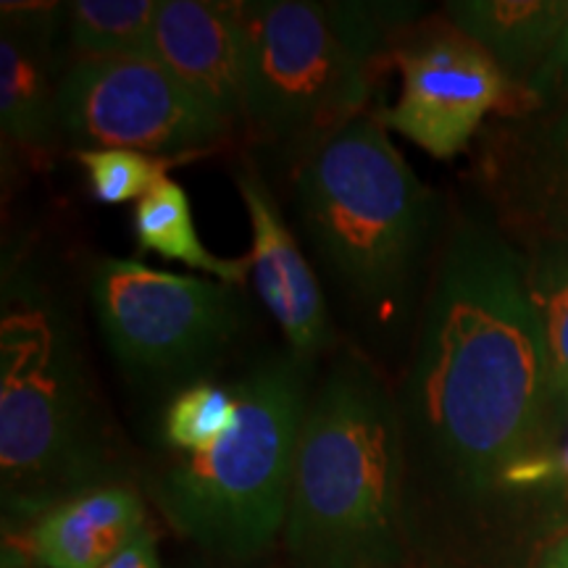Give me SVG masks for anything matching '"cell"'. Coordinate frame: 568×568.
Segmentation results:
<instances>
[{
  "label": "cell",
  "mask_w": 568,
  "mask_h": 568,
  "mask_svg": "<svg viewBox=\"0 0 568 568\" xmlns=\"http://www.w3.org/2000/svg\"><path fill=\"white\" fill-rule=\"evenodd\" d=\"M237 424L234 387L197 379L180 389L163 414V437L180 456L211 450Z\"/></svg>",
  "instance_id": "obj_19"
},
{
  "label": "cell",
  "mask_w": 568,
  "mask_h": 568,
  "mask_svg": "<svg viewBox=\"0 0 568 568\" xmlns=\"http://www.w3.org/2000/svg\"><path fill=\"white\" fill-rule=\"evenodd\" d=\"M92 305L113 358L142 379L190 376L243 329V301L226 282L105 258L92 272Z\"/></svg>",
  "instance_id": "obj_7"
},
{
  "label": "cell",
  "mask_w": 568,
  "mask_h": 568,
  "mask_svg": "<svg viewBox=\"0 0 568 568\" xmlns=\"http://www.w3.org/2000/svg\"><path fill=\"white\" fill-rule=\"evenodd\" d=\"M295 205L303 232L343 287L393 311L422 264L435 193L376 113L353 119L303 155Z\"/></svg>",
  "instance_id": "obj_6"
},
{
  "label": "cell",
  "mask_w": 568,
  "mask_h": 568,
  "mask_svg": "<svg viewBox=\"0 0 568 568\" xmlns=\"http://www.w3.org/2000/svg\"><path fill=\"white\" fill-rule=\"evenodd\" d=\"M237 424L211 450L180 456L155 500L182 537L224 558H255L287 521L297 439L308 408V364L272 355L234 385Z\"/></svg>",
  "instance_id": "obj_5"
},
{
  "label": "cell",
  "mask_w": 568,
  "mask_h": 568,
  "mask_svg": "<svg viewBox=\"0 0 568 568\" xmlns=\"http://www.w3.org/2000/svg\"><path fill=\"white\" fill-rule=\"evenodd\" d=\"M535 568H568V527L552 535L542 545L535 560Z\"/></svg>",
  "instance_id": "obj_23"
},
{
  "label": "cell",
  "mask_w": 568,
  "mask_h": 568,
  "mask_svg": "<svg viewBox=\"0 0 568 568\" xmlns=\"http://www.w3.org/2000/svg\"><path fill=\"white\" fill-rule=\"evenodd\" d=\"M395 397L406 485L485 497L564 481L566 397L514 237L477 222L450 234Z\"/></svg>",
  "instance_id": "obj_1"
},
{
  "label": "cell",
  "mask_w": 568,
  "mask_h": 568,
  "mask_svg": "<svg viewBox=\"0 0 568 568\" xmlns=\"http://www.w3.org/2000/svg\"><path fill=\"white\" fill-rule=\"evenodd\" d=\"M566 397V424H564V439H560V450H558V466H560V477L568 481V393Z\"/></svg>",
  "instance_id": "obj_24"
},
{
  "label": "cell",
  "mask_w": 568,
  "mask_h": 568,
  "mask_svg": "<svg viewBox=\"0 0 568 568\" xmlns=\"http://www.w3.org/2000/svg\"><path fill=\"white\" fill-rule=\"evenodd\" d=\"M63 6L3 3L0 13V126L30 153L53 145L59 130V82H53V38Z\"/></svg>",
  "instance_id": "obj_13"
},
{
  "label": "cell",
  "mask_w": 568,
  "mask_h": 568,
  "mask_svg": "<svg viewBox=\"0 0 568 568\" xmlns=\"http://www.w3.org/2000/svg\"><path fill=\"white\" fill-rule=\"evenodd\" d=\"M518 92L521 95H518L516 111L508 113V116L568 103V19L558 34V40L552 42L550 53L545 55L539 69Z\"/></svg>",
  "instance_id": "obj_21"
},
{
  "label": "cell",
  "mask_w": 568,
  "mask_h": 568,
  "mask_svg": "<svg viewBox=\"0 0 568 568\" xmlns=\"http://www.w3.org/2000/svg\"><path fill=\"white\" fill-rule=\"evenodd\" d=\"M445 17L506 71L518 92L564 30L568 0H453Z\"/></svg>",
  "instance_id": "obj_15"
},
{
  "label": "cell",
  "mask_w": 568,
  "mask_h": 568,
  "mask_svg": "<svg viewBox=\"0 0 568 568\" xmlns=\"http://www.w3.org/2000/svg\"><path fill=\"white\" fill-rule=\"evenodd\" d=\"M393 59L400 92L376 119L435 159L466 151L487 113L514 95L506 71L456 27L410 38Z\"/></svg>",
  "instance_id": "obj_9"
},
{
  "label": "cell",
  "mask_w": 568,
  "mask_h": 568,
  "mask_svg": "<svg viewBox=\"0 0 568 568\" xmlns=\"http://www.w3.org/2000/svg\"><path fill=\"white\" fill-rule=\"evenodd\" d=\"M282 537L295 568H397L403 558L397 397L361 355H339L311 389Z\"/></svg>",
  "instance_id": "obj_2"
},
{
  "label": "cell",
  "mask_w": 568,
  "mask_h": 568,
  "mask_svg": "<svg viewBox=\"0 0 568 568\" xmlns=\"http://www.w3.org/2000/svg\"><path fill=\"white\" fill-rule=\"evenodd\" d=\"M161 0H74L63 6L74 59L151 55L153 24Z\"/></svg>",
  "instance_id": "obj_17"
},
{
  "label": "cell",
  "mask_w": 568,
  "mask_h": 568,
  "mask_svg": "<svg viewBox=\"0 0 568 568\" xmlns=\"http://www.w3.org/2000/svg\"><path fill=\"white\" fill-rule=\"evenodd\" d=\"M103 568H161V556L151 531L142 529L140 535Z\"/></svg>",
  "instance_id": "obj_22"
},
{
  "label": "cell",
  "mask_w": 568,
  "mask_h": 568,
  "mask_svg": "<svg viewBox=\"0 0 568 568\" xmlns=\"http://www.w3.org/2000/svg\"><path fill=\"white\" fill-rule=\"evenodd\" d=\"M59 124L80 151L187 159L232 138L234 124L151 55L74 59L59 80Z\"/></svg>",
  "instance_id": "obj_8"
},
{
  "label": "cell",
  "mask_w": 568,
  "mask_h": 568,
  "mask_svg": "<svg viewBox=\"0 0 568 568\" xmlns=\"http://www.w3.org/2000/svg\"><path fill=\"white\" fill-rule=\"evenodd\" d=\"M151 59L172 71L226 122L245 124L240 3L161 0Z\"/></svg>",
  "instance_id": "obj_12"
},
{
  "label": "cell",
  "mask_w": 568,
  "mask_h": 568,
  "mask_svg": "<svg viewBox=\"0 0 568 568\" xmlns=\"http://www.w3.org/2000/svg\"><path fill=\"white\" fill-rule=\"evenodd\" d=\"M145 527L140 495L124 485L95 487L34 518L21 550L42 568H103Z\"/></svg>",
  "instance_id": "obj_14"
},
{
  "label": "cell",
  "mask_w": 568,
  "mask_h": 568,
  "mask_svg": "<svg viewBox=\"0 0 568 568\" xmlns=\"http://www.w3.org/2000/svg\"><path fill=\"white\" fill-rule=\"evenodd\" d=\"M237 187L251 219L253 247L247 261L261 301L287 339L290 353L311 364L332 345V322L318 280L282 219L268 184L253 169L237 172Z\"/></svg>",
  "instance_id": "obj_11"
},
{
  "label": "cell",
  "mask_w": 568,
  "mask_h": 568,
  "mask_svg": "<svg viewBox=\"0 0 568 568\" xmlns=\"http://www.w3.org/2000/svg\"><path fill=\"white\" fill-rule=\"evenodd\" d=\"M116 453L67 316L11 295L0 318V485L6 518L27 521L119 485Z\"/></svg>",
  "instance_id": "obj_3"
},
{
  "label": "cell",
  "mask_w": 568,
  "mask_h": 568,
  "mask_svg": "<svg viewBox=\"0 0 568 568\" xmlns=\"http://www.w3.org/2000/svg\"><path fill=\"white\" fill-rule=\"evenodd\" d=\"M527 287L560 393H568V240L524 243Z\"/></svg>",
  "instance_id": "obj_18"
},
{
  "label": "cell",
  "mask_w": 568,
  "mask_h": 568,
  "mask_svg": "<svg viewBox=\"0 0 568 568\" xmlns=\"http://www.w3.org/2000/svg\"><path fill=\"white\" fill-rule=\"evenodd\" d=\"M134 234L145 251L159 253L169 261H180L190 268L216 276L219 282L240 287L251 274L247 258H219L203 240L197 237L193 209L182 184L174 180H163L159 187L151 190L134 211Z\"/></svg>",
  "instance_id": "obj_16"
},
{
  "label": "cell",
  "mask_w": 568,
  "mask_h": 568,
  "mask_svg": "<svg viewBox=\"0 0 568 568\" xmlns=\"http://www.w3.org/2000/svg\"><path fill=\"white\" fill-rule=\"evenodd\" d=\"M77 159L88 174L92 197L105 205L142 201L180 163V159L140 151H80Z\"/></svg>",
  "instance_id": "obj_20"
},
{
  "label": "cell",
  "mask_w": 568,
  "mask_h": 568,
  "mask_svg": "<svg viewBox=\"0 0 568 568\" xmlns=\"http://www.w3.org/2000/svg\"><path fill=\"white\" fill-rule=\"evenodd\" d=\"M481 174L514 240H568V103L506 116Z\"/></svg>",
  "instance_id": "obj_10"
},
{
  "label": "cell",
  "mask_w": 568,
  "mask_h": 568,
  "mask_svg": "<svg viewBox=\"0 0 568 568\" xmlns=\"http://www.w3.org/2000/svg\"><path fill=\"white\" fill-rule=\"evenodd\" d=\"M408 17L393 3H240L245 124L308 153L364 116L376 59Z\"/></svg>",
  "instance_id": "obj_4"
}]
</instances>
